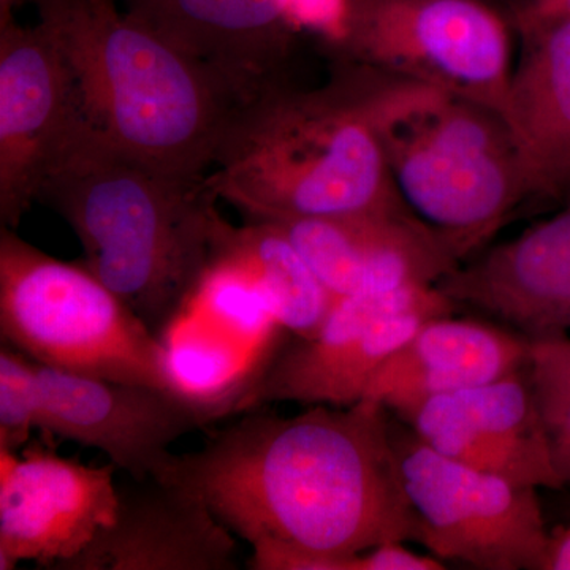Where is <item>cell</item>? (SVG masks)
<instances>
[{
  "mask_svg": "<svg viewBox=\"0 0 570 570\" xmlns=\"http://www.w3.org/2000/svg\"><path fill=\"white\" fill-rule=\"evenodd\" d=\"M159 479L249 543L253 570H347L352 554L417 538L390 412L367 397L291 417L249 409L195 452L174 453Z\"/></svg>",
  "mask_w": 570,
  "mask_h": 570,
  "instance_id": "6da1fadb",
  "label": "cell"
},
{
  "mask_svg": "<svg viewBox=\"0 0 570 570\" xmlns=\"http://www.w3.org/2000/svg\"><path fill=\"white\" fill-rule=\"evenodd\" d=\"M37 202L70 225L82 264L157 336L200 294L234 227L208 175L122 151L85 121Z\"/></svg>",
  "mask_w": 570,
  "mask_h": 570,
  "instance_id": "7a4b0ae2",
  "label": "cell"
},
{
  "mask_svg": "<svg viewBox=\"0 0 570 570\" xmlns=\"http://www.w3.org/2000/svg\"><path fill=\"white\" fill-rule=\"evenodd\" d=\"M316 88L281 86L239 105L208 181L246 223L409 213L374 121V70L328 58Z\"/></svg>",
  "mask_w": 570,
  "mask_h": 570,
  "instance_id": "3957f363",
  "label": "cell"
},
{
  "mask_svg": "<svg viewBox=\"0 0 570 570\" xmlns=\"http://www.w3.org/2000/svg\"><path fill=\"white\" fill-rule=\"evenodd\" d=\"M69 67L82 121L116 148L208 175L236 104L119 0H31Z\"/></svg>",
  "mask_w": 570,
  "mask_h": 570,
  "instance_id": "277c9868",
  "label": "cell"
},
{
  "mask_svg": "<svg viewBox=\"0 0 570 570\" xmlns=\"http://www.w3.org/2000/svg\"><path fill=\"white\" fill-rule=\"evenodd\" d=\"M374 70V121L397 197L461 264L534 197L502 112Z\"/></svg>",
  "mask_w": 570,
  "mask_h": 570,
  "instance_id": "5b68a950",
  "label": "cell"
},
{
  "mask_svg": "<svg viewBox=\"0 0 570 570\" xmlns=\"http://www.w3.org/2000/svg\"><path fill=\"white\" fill-rule=\"evenodd\" d=\"M0 333L39 365L184 390L170 351L81 261L0 227Z\"/></svg>",
  "mask_w": 570,
  "mask_h": 570,
  "instance_id": "8992f818",
  "label": "cell"
},
{
  "mask_svg": "<svg viewBox=\"0 0 570 570\" xmlns=\"http://www.w3.org/2000/svg\"><path fill=\"white\" fill-rule=\"evenodd\" d=\"M512 24L482 0H348L343 33L322 55L508 115Z\"/></svg>",
  "mask_w": 570,
  "mask_h": 570,
  "instance_id": "52a82bcc",
  "label": "cell"
},
{
  "mask_svg": "<svg viewBox=\"0 0 570 570\" xmlns=\"http://www.w3.org/2000/svg\"><path fill=\"white\" fill-rule=\"evenodd\" d=\"M397 474L431 554L480 570H542L550 532L538 489L441 455L390 414Z\"/></svg>",
  "mask_w": 570,
  "mask_h": 570,
  "instance_id": "ba28073f",
  "label": "cell"
},
{
  "mask_svg": "<svg viewBox=\"0 0 570 570\" xmlns=\"http://www.w3.org/2000/svg\"><path fill=\"white\" fill-rule=\"evenodd\" d=\"M456 311L438 285L336 298L313 335L291 336L265 355L227 401V412L273 403L352 406L423 322Z\"/></svg>",
  "mask_w": 570,
  "mask_h": 570,
  "instance_id": "9c48e42d",
  "label": "cell"
},
{
  "mask_svg": "<svg viewBox=\"0 0 570 570\" xmlns=\"http://www.w3.org/2000/svg\"><path fill=\"white\" fill-rule=\"evenodd\" d=\"M33 362V360H32ZM39 431L100 450L130 479L163 478L171 445L224 414L184 390L85 376L36 363Z\"/></svg>",
  "mask_w": 570,
  "mask_h": 570,
  "instance_id": "30bf717a",
  "label": "cell"
},
{
  "mask_svg": "<svg viewBox=\"0 0 570 570\" xmlns=\"http://www.w3.org/2000/svg\"><path fill=\"white\" fill-rule=\"evenodd\" d=\"M116 471L63 459L50 441L0 449V570H55L81 553L116 519Z\"/></svg>",
  "mask_w": 570,
  "mask_h": 570,
  "instance_id": "8fae6325",
  "label": "cell"
},
{
  "mask_svg": "<svg viewBox=\"0 0 570 570\" xmlns=\"http://www.w3.org/2000/svg\"><path fill=\"white\" fill-rule=\"evenodd\" d=\"M82 116L69 67L39 22L0 24V225L17 228Z\"/></svg>",
  "mask_w": 570,
  "mask_h": 570,
  "instance_id": "7c38bea8",
  "label": "cell"
},
{
  "mask_svg": "<svg viewBox=\"0 0 570 570\" xmlns=\"http://www.w3.org/2000/svg\"><path fill=\"white\" fill-rule=\"evenodd\" d=\"M119 2L200 63L238 105L296 82L299 55L313 41L302 0Z\"/></svg>",
  "mask_w": 570,
  "mask_h": 570,
  "instance_id": "4fadbf2b",
  "label": "cell"
},
{
  "mask_svg": "<svg viewBox=\"0 0 570 570\" xmlns=\"http://www.w3.org/2000/svg\"><path fill=\"white\" fill-rule=\"evenodd\" d=\"M400 420L448 459L532 489L566 487L528 367L490 384L431 397Z\"/></svg>",
  "mask_w": 570,
  "mask_h": 570,
  "instance_id": "5bb4252c",
  "label": "cell"
},
{
  "mask_svg": "<svg viewBox=\"0 0 570 570\" xmlns=\"http://www.w3.org/2000/svg\"><path fill=\"white\" fill-rule=\"evenodd\" d=\"M277 225L333 298L433 287L460 262L409 213H366Z\"/></svg>",
  "mask_w": 570,
  "mask_h": 570,
  "instance_id": "9a60e30c",
  "label": "cell"
},
{
  "mask_svg": "<svg viewBox=\"0 0 570 570\" xmlns=\"http://www.w3.org/2000/svg\"><path fill=\"white\" fill-rule=\"evenodd\" d=\"M189 490L163 479L118 485L110 527L55 570H236L238 543Z\"/></svg>",
  "mask_w": 570,
  "mask_h": 570,
  "instance_id": "2e32d148",
  "label": "cell"
},
{
  "mask_svg": "<svg viewBox=\"0 0 570 570\" xmlns=\"http://www.w3.org/2000/svg\"><path fill=\"white\" fill-rule=\"evenodd\" d=\"M551 219L485 247L438 284L459 309L515 330L528 340L570 332V200Z\"/></svg>",
  "mask_w": 570,
  "mask_h": 570,
  "instance_id": "e0dca14e",
  "label": "cell"
},
{
  "mask_svg": "<svg viewBox=\"0 0 570 570\" xmlns=\"http://www.w3.org/2000/svg\"><path fill=\"white\" fill-rule=\"evenodd\" d=\"M530 346L527 336L490 318L431 317L379 367L365 397L406 419L431 397L527 370Z\"/></svg>",
  "mask_w": 570,
  "mask_h": 570,
  "instance_id": "ac0fdd59",
  "label": "cell"
},
{
  "mask_svg": "<svg viewBox=\"0 0 570 570\" xmlns=\"http://www.w3.org/2000/svg\"><path fill=\"white\" fill-rule=\"evenodd\" d=\"M505 119L534 197L562 202L570 184V18L517 31Z\"/></svg>",
  "mask_w": 570,
  "mask_h": 570,
  "instance_id": "d6986e66",
  "label": "cell"
},
{
  "mask_svg": "<svg viewBox=\"0 0 570 570\" xmlns=\"http://www.w3.org/2000/svg\"><path fill=\"white\" fill-rule=\"evenodd\" d=\"M213 275L247 288L273 324L292 336L313 335L335 302L294 243L272 223L232 227Z\"/></svg>",
  "mask_w": 570,
  "mask_h": 570,
  "instance_id": "ffe728a7",
  "label": "cell"
},
{
  "mask_svg": "<svg viewBox=\"0 0 570 570\" xmlns=\"http://www.w3.org/2000/svg\"><path fill=\"white\" fill-rule=\"evenodd\" d=\"M532 392L549 434L554 463L566 485L570 483V336L530 340Z\"/></svg>",
  "mask_w": 570,
  "mask_h": 570,
  "instance_id": "44dd1931",
  "label": "cell"
},
{
  "mask_svg": "<svg viewBox=\"0 0 570 570\" xmlns=\"http://www.w3.org/2000/svg\"><path fill=\"white\" fill-rule=\"evenodd\" d=\"M40 389L36 362L18 348H0V449L20 452L39 430Z\"/></svg>",
  "mask_w": 570,
  "mask_h": 570,
  "instance_id": "7402d4cb",
  "label": "cell"
},
{
  "mask_svg": "<svg viewBox=\"0 0 570 570\" xmlns=\"http://www.w3.org/2000/svg\"><path fill=\"white\" fill-rule=\"evenodd\" d=\"M445 562L434 554L409 550L401 540H389L373 549L352 554L348 570H444Z\"/></svg>",
  "mask_w": 570,
  "mask_h": 570,
  "instance_id": "603a6c76",
  "label": "cell"
},
{
  "mask_svg": "<svg viewBox=\"0 0 570 570\" xmlns=\"http://www.w3.org/2000/svg\"><path fill=\"white\" fill-rule=\"evenodd\" d=\"M561 18H570V0H538L523 17L513 22V31Z\"/></svg>",
  "mask_w": 570,
  "mask_h": 570,
  "instance_id": "cb8c5ba5",
  "label": "cell"
},
{
  "mask_svg": "<svg viewBox=\"0 0 570 570\" xmlns=\"http://www.w3.org/2000/svg\"><path fill=\"white\" fill-rule=\"evenodd\" d=\"M542 570H570V521L550 532Z\"/></svg>",
  "mask_w": 570,
  "mask_h": 570,
  "instance_id": "d4e9b609",
  "label": "cell"
},
{
  "mask_svg": "<svg viewBox=\"0 0 570 570\" xmlns=\"http://www.w3.org/2000/svg\"><path fill=\"white\" fill-rule=\"evenodd\" d=\"M482 2L499 11L513 28V22L523 17L538 0H482Z\"/></svg>",
  "mask_w": 570,
  "mask_h": 570,
  "instance_id": "484cf974",
  "label": "cell"
},
{
  "mask_svg": "<svg viewBox=\"0 0 570 570\" xmlns=\"http://www.w3.org/2000/svg\"><path fill=\"white\" fill-rule=\"evenodd\" d=\"M24 2H31V0H0V24L14 20V10Z\"/></svg>",
  "mask_w": 570,
  "mask_h": 570,
  "instance_id": "4316f807",
  "label": "cell"
},
{
  "mask_svg": "<svg viewBox=\"0 0 570 570\" xmlns=\"http://www.w3.org/2000/svg\"><path fill=\"white\" fill-rule=\"evenodd\" d=\"M568 200H570V184H569L568 190H566L564 198H562V204H564V202H568Z\"/></svg>",
  "mask_w": 570,
  "mask_h": 570,
  "instance_id": "83f0119b",
  "label": "cell"
}]
</instances>
